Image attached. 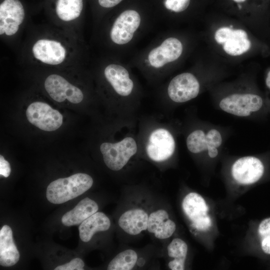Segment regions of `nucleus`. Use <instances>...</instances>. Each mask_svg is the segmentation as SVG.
<instances>
[{
  "instance_id": "f257e3e1",
  "label": "nucleus",
  "mask_w": 270,
  "mask_h": 270,
  "mask_svg": "<svg viewBox=\"0 0 270 270\" xmlns=\"http://www.w3.org/2000/svg\"><path fill=\"white\" fill-rule=\"evenodd\" d=\"M184 50L180 38L163 32L134 54L128 63L150 74H163L180 59Z\"/></svg>"
},
{
  "instance_id": "f03ea898",
  "label": "nucleus",
  "mask_w": 270,
  "mask_h": 270,
  "mask_svg": "<svg viewBox=\"0 0 270 270\" xmlns=\"http://www.w3.org/2000/svg\"><path fill=\"white\" fill-rule=\"evenodd\" d=\"M154 22L138 10H122L114 18L110 26V42L122 57L150 30Z\"/></svg>"
},
{
  "instance_id": "7ed1b4c3",
  "label": "nucleus",
  "mask_w": 270,
  "mask_h": 270,
  "mask_svg": "<svg viewBox=\"0 0 270 270\" xmlns=\"http://www.w3.org/2000/svg\"><path fill=\"white\" fill-rule=\"evenodd\" d=\"M92 178L84 173H77L51 182L47 187V200L54 204L64 203L82 194L92 186Z\"/></svg>"
},
{
  "instance_id": "20e7f679",
  "label": "nucleus",
  "mask_w": 270,
  "mask_h": 270,
  "mask_svg": "<svg viewBox=\"0 0 270 270\" xmlns=\"http://www.w3.org/2000/svg\"><path fill=\"white\" fill-rule=\"evenodd\" d=\"M118 58L105 64L104 76L114 92L118 96L126 98L136 92V84L130 66Z\"/></svg>"
},
{
  "instance_id": "39448f33",
  "label": "nucleus",
  "mask_w": 270,
  "mask_h": 270,
  "mask_svg": "<svg viewBox=\"0 0 270 270\" xmlns=\"http://www.w3.org/2000/svg\"><path fill=\"white\" fill-rule=\"evenodd\" d=\"M138 146L134 139L128 136L115 142H104L100 146L106 165L111 170L122 169L136 152Z\"/></svg>"
},
{
  "instance_id": "423d86ee",
  "label": "nucleus",
  "mask_w": 270,
  "mask_h": 270,
  "mask_svg": "<svg viewBox=\"0 0 270 270\" xmlns=\"http://www.w3.org/2000/svg\"><path fill=\"white\" fill-rule=\"evenodd\" d=\"M26 116L30 124L48 132L58 129L63 122L62 116L58 110L41 102L30 104L26 109Z\"/></svg>"
},
{
  "instance_id": "0eeeda50",
  "label": "nucleus",
  "mask_w": 270,
  "mask_h": 270,
  "mask_svg": "<svg viewBox=\"0 0 270 270\" xmlns=\"http://www.w3.org/2000/svg\"><path fill=\"white\" fill-rule=\"evenodd\" d=\"M198 80L191 72H184L174 77L166 89L169 98L174 102L182 103L196 98L199 94Z\"/></svg>"
},
{
  "instance_id": "6e6552de",
  "label": "nucleus",
  "mask_w": 270,
  "mask_h": 270,
  "mask_svg": "<svg viewBox=\"0 0 270 270\" xmlns=\"http://www.w3.org/2000/svg\"><path fill=\"white\" fill-rule=\"evenodd\" d=\"M262 100L252 94H234L222 98L220 108L224 112L238 116H248L258 110L262 105Z\"/></svg>"
},
{
  "instance_id": "1a4fd4ad",
  "label": "nucleus",
  "mask_w": 270,
  "mask_h": 270,
  "mask_svg": "<svg viewBox=\"0 0 270 270\" xmlns=\"http://www.w3.org/2000/svg\"><path fill=\"white\" fill-rule=\"evenodd\" d=\"M182 208L196 230L205 231L212 226V220L208 214V208L204 199L198 194H188L182 200Z\"/></svg>"
},
{
  "instance_id": "9d476101",
  "label": "nucleus",
  "mask_w": 270,
  "mask_h": 270,
  "mask_svg": "<svg viewBox=\"0 0 270 270\" xmlns=\"http://www.w3.org/2000/svg\"><path fill=\"white\" fill-rule=\"evenodd\" d=\"M175 150L172 135L164 128H158L150 134L146 146L148 156L152 160L160 162L170 158Z\"/></svg>"
},
{
  "instance_id": "9b49d317",
  "label": "nucleus",
  "mask_w": 270,
  "mask_h": 270,
  "mask_svg": "<svg viewBox=\"0 0 270 270\" xmlns=\"http://www.w3.org/2000/svg\"><path fill=\"white\" fill-rule=\"evenodd\" d=\"M44 88L50 96L57 102H62L66 99L72 103L78 104L84 98L79 88L58 74L48 76L45 80Z\"/></svg>"
},
{
  "instance_id": "f8f14e48",
  "label": "nucleus",
  "mask_w": 270,
  "mask_h": 270,
  "mask_svg": "<svg viewBox=\"0 0 270 270\" xmlns=\"http://www.w3.org/2000/svg\"><path fill=\"white\" fill-rule=\"evenodd\" d=\"M214 38L219 44H223V48L228 54L238 56L248 52L251 42L247 33L242 30H232L227 27L218 28Z\"/></svg>"
},
{
  "instance_id": "ddd939ff",
  "label": "nucleus",
  "mask_w": 270,
  "mask_h": 270,
  "mask_svg": "<svg viewBox=\"0 0 270 270\" xmlns=\"http://www.w3.org/2000/svg\"><path fill=\"white\" fill-rule=\"evenodd\" d=\"M264 166L258 158L252 156L237 160L232 167V174L238 183L247 185L257 182L262 176Z\"/></svg>"
},
{
  "instance_id": "4468645a",
  "label": "nucleus",
  "mask_w": 270,
  "mask_h": 270,
  "mask_svg": "<svg viewBox=\"0 0 270 270\" xmlns=\"http://www.w3.org/2000/svg\"><path fill=\"white\" fill-rule=\"evenodd\" d=\"M220 133L216 129L210 130L206 134L202 130H196L192 132L186 138V146L192 153H200L206 150L211 158L218 154V148L222 144Z\"/></svg>"
},
{
  "instance_id": "2eb2a0df",
  "label": "nucleus",
  "mask_w": 270,
  "mask_h": 270,
  "mask_svg": "<svg viewBox=\"0 0 270 270\" xmlns=\"http://www.w3.org/2000/svg\"><path fill=\"white\" fill-rule=\"evenodd\" d=\"M24 10L18 0H4L0 5V34H14L24 18Z\"/></svg>"
},
{
  "instance_id": "dca6fc26",
  "label": "nucleus",
  "mask_w": 270,
  "mask_h": 270,
  "mask_svg": "<svg viewBox=\"0 0 270 270\" xmlns=\"http://www.w3.org/2000/svg\"><path fill=\"white\" fill-rule=\"evenodd\" d=\"M32 51L36 58L50 65L62 63L66 54L65 48L60 42L48 39L38 40L33 46Z\"/></svg>"
},
{
  "instance_id": "f3484780",
  "label": "nucleus",
  "mask_w": 270,
  "mask_h": 270,
  "mask_svg": "<svg viewBox=\"0 0 270 270\" xmlns=\"http://www.w3.org/2000/svg\"><path fill=\"white\" fill-rule=\"evenodd\" d=\"M176 225L174 222L169 219L166 211L159 210L150 214L148 218V231L154 234L159 239L170 238L174 232Z\"/></svg>"
},
{
  "instance_id": "a211bd4d",
  "label": "nucleus",
  "mask_w": 270,
  "mask_h": 270,
  "mask_svg": "<svg viewBox=\"0 0 270 270\" xmlns=\"http://www.w3.org/2000/svg\"><path fill=\"white\" fill-rule=\"evenodd\" d=\"M20 259V254L12 237V232L8 225L0 230V264L9 267L16 264Z\"/></svg>"
},
{
  "instance_id": "6ab92c4d",
  "label": "nucleus",
  "mask_w": 270,
  "mask_h": 270,
  "mask_svg": "<svg viewBox=\"0 0 270 270\" xmlns=\"http://www.w3.org/2000/svg\"><path fill=\"white\" fill-rule=\"evenodd\" d=\"M98 206L94 200L86 198L62 218V224L67 226L78 225L98 212Z\"/></svg>"
},
{
  "instance_id": "aec40b11",
  "label": "nucleus",
  "mask_w": 270,
  "mask_h": 270,
  "mask_svg": "<svg viewBox=\"0 0 270 270\" xmlns=\"http://www.w3.org/2000/svg\"><path fill=\"white\" fill-rule=\"evenodd\" d=\"M148 216L142 209H132L124 212L118 220V225L127 234L137 235L147 229Z\"/></svg>"
},
{
  "instance_id": "412c9836",
  "label": "nucleus",
  "mask_w": 270,
  "mask_h": 270,
  "mask_svg": "<svg viewBox=\"0 0 270 270\" xmlns=\"http://www.w3.org/2000/svg\"><path fill=\"white\" fill-rule=\"evenodd\" d=\"M110 226L109 218L102 212H96L83 221L78 228L80 238L88 242L97 232L106 231Z\"/></svg>"
},
{
  "instance_id": "4be33fe9",
  "label": "nucleus",
  "mask_w": 270,
  "mask_h": 270,
  "mask_svg": "<svg viewBox=\"0 0 270 270\" xmlns=\"http://www.w3.org/2000/svg\"><path fill=\"white\" fill-rule=\"evenodd\" d=\"M82 8V0H58L56 12L60 19L68 22L78 18Z\"/></svg>"
},
{
  "instance_id": "5701e85b",
  "label": "nucleus",
  "mask_w": 270,
  "mask_h": 270,
  "mask_svg": "<svg viewBox=\"0 0 270 270\" xmlns=\"http://www.w3.org/2000/svg\"><path fill=\"white\" fill-rule=\"evenodd\" d=\"M138 261V255L132 250H125L117 254L110 262L108 270H130Z\"/></svg>"
},
{
  "instance_id": "b1692460",
  "label": "nucleus",
  "mask_w": 270,
  "mask_h": 270,
  "mask_svg": "<svg viewBox=\"0 0 270 270\" xmlns=\"http://www.w3.org/2000/svg\"><path fill=\"white\" fill-rule=\"evenodd\" d=\"M168 252L171 258L185 261L188 254V246L182 240L174 238L168 244Z\"/></svg>"
},
{
  "instance_id": "393cba45",
  "label": "nucleus",
  "mask_w": 270,
  "mask_h": 270,
  "mask_svg": "<svg viewBox=\"0 0 270 270\" xmlns=\"http://www.w3.org/2000/svg\"><path fill=\"white\" fill-rule=\"evenodd\" d=\"M258 230L262 252L270 255V218H264L260 222Z\"/></svg>"
},
{
  "instance_id": "a878e982",
  "label": "nucleus",
  "mask_w": 270,
  "mask_h": 270,
  "mask_svg": "<svg viewBox=\"0 0 270 270\" xmlns=\"http://www.w3.org/2000/svg\"><path fill=\"white\" fill-rule=\"evenodd\" d=\"M190 2V0H164L163 5L168 11L180 13L188 8Z\"/></svg>"
},
{
  "instance_id": "bb28decb",
  "label": "nucleus",
  "mask_w": 270,
  "mask_h": 270,
  "mask_svg": "<svg viewBox=\"0 0 270 270\" xmlns=\"http://www.w3.org/2000/svg\"><path fill=\"white\" fill-rule=\"evenodd\" d=\"M84 264L80 258H75L66 264L56 266L55 270H83Z\"/></svg>"
},
{
  "instance_id": "cd10ccee",
  "label": "nucleus",
  "mask_w": 270,
  "mask_h": 270,
  "mask_svg": "<svg viewBox=\"0 0 270 270\" xmlns=\"http://www.w3.org/2000/svg\"><path fill=\"white\" fill-rule=\"evenodd\" d=\"M10 166L9 162L4 159L2 155L0 156V174L5 178L8 177L10 174Z\"/></svg>"
},
{
  "instance_id": "c85d7f7f",
  "label": "nucleus",
  "mask_w": 270,
  "mask_h": 270,
  "mask_svg": "<svg viewBox=\"0 0 270 270\" xmlns=\"http://www.w3.org/2000/svg\"><path fill=\"white\" fill-rule=\"evenodd\" d=\"M123 0H98L99 5L105 8H110L120 4Z\"/></svg>"
},
{
  "instance_id": "c756f323",
  "label": "nucleus",
  "mask_w": 270,
  "mask_h": 270,
  "mask_svg": "<svg viewBox=\"0 0 270 270\" xmlns=\"http://www.w3.org/2000/svg\"><path fill=\"white\" fill-rule=\"evenodd\" d=\"M185 261L174 259L169 262L168 266L172 270H183L184 269Z\"/></svg>"
},
{
  "instance_id": "7c9ffc66",
  "label": "nucleus",
  "mask_w": 270,
  "mask_h": 270,
  "mask_svg": "<svg viewBox=\"0 0 270 270\" xmlns=\"http://www.w3.org/2000/svg\"><path fill=\"white\" fill-rule=\"evenodd\" d=\"M266 83L267 86L269 88H270V71H269V72L268 74V75L266 78Z\"/></svg>"
},
{
  "instance_id": "2f4dec72",
  "label": "nucleus",
  "mask_w": 270,
  "mask_h": 270,
  "mask_svg": "<svg viewBox=\"0 0 270 270\" xmlns=\"http://www.w3.org/2000/svg\"><path fill=\"white\" fill-rule=\"evenodd\" d=\"M234 1L236 2H244L246 0H233Z\"/></svg>"
},
{
  "instance_id": "473e14b6",
  "label": "nucleus",
  "mask_w": 270,
  "mask_h": 270,
  "mask_svg": "<svg viewBox=\"0 0 270 270\" xmlns=\"http://www.w3.org/2000/svg\"><path fill=\"white\" fill-rule=\"evenodd\" d=\"M238 8H242V6L240 5H238Z\"/></svg>"
}]
</instances>
